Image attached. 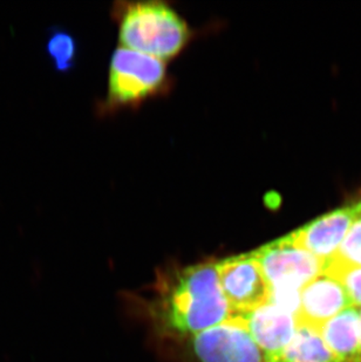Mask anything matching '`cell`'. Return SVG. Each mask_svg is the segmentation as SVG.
<instances>
[{
	"mask_svg": "<svg viewBox=\"0 0 361 362\" xmlns=\"http://www.w3.org/2000/svg\"><path fill=\"white\" fill-rule=\"evenodd\" d=\"M161 326L180 335H195L234 318L218 278L217 262L185 267L164 281L155 305Z\"/></svg>",
	"mask_w": 361,
	"mask_h": 362,
	"instance_id": "6da1fadb",
	"label": "cell"
},
{
	"mask_svg": "<svg viewBox=\"0 0 361 362\" xmlns=\"http://www.w3.org/2000/svg\"><path fill=\"white\" fill-rule=\"evenodd\" d=\"M189 37L185 21L161 1L128 4L120 18L122 47L151 55L162 62L178 55Z\"/></svg>",
	"mask_w": 361,
	"mask_h": 362,
	"instance_id": "7a4b0ae2",
	"label": "cell"
},
{
	"mask_svg": "<svg viewBox=\"0 0 361 362\" xmlns=\"http://www.w3.org/2000/svg\"><path fill=\"white\" fill-rule=\"evenodd\" d=\"M164 81V62L121 46L114 52L109 67L108 103L126 106L141 103L159 92Z\"/></svg>",
	"mask_w": 361,
	"mask_h": 362,
	"instance_id": "3957f363",
	"label": "cell"
},
{
	"mask_svg": "<svg viewBox=\"0 0 361 362\" xmlns=\"http://www.w3.org/2000/svg\"><path fill=\"white\" fill-rule=\"evenodd\" d=\"M273 292H300L324 274V260L293 244L289 236L269 243L253 252Z\"/></svg>",
	"mask_w": 361,
	"mask_h": 362,
	"instance_id": "277c9868",
	"label": "cell"
},
{
	"mask_svg": "<svg viewBox=\"0 0 361 362\" xmlns=\"http://www.w3.org/2000/svg\"><path fill=\"white\" fill-rule=\"evenodd\" d=\"M217 271L222 292L235 317L269 303V284L253 252L219 260Z\"/></svg>",
	"mask_w": 361,
	"mask_h": 362,
	"instance_id": "5b68a950",
	"label": "cell"
},
{
	"mask_svg": "<svg viewBox=\"0 0 361 362\" xmlns=\"http://www.w3.org/2000/svg\"><path fill=\"white\" fill-rule=\"evenodd\" d=\"M191 349L198 362H268L241 317L193 335Z\"/></svg>",
	"mask_w": 361,
	"mask_h": 362,
	"instance_id": "8992f818",
	"label": "cell"
},
{
	"mask_svg": "<svg viewBox=\"0 0 361 362\" xmlns=\"http://www.w3.org/2000/svg\"><path fill=\"white\" fill-rule=\"evenodd\" d=\"M359 218L355 204L348 205L318 217L287 236L294 245L327 262L337 255L348 231Z\"/></svg>",
	"mask_w": 361,
	"mask_h": 362,
	"instance_id": "52a82bcc",
	"label": "cell"
},
{
	"mask_svg": "<svg viewBox=\"0 0 361 362\" xmlns=\"http://www.w3.org/2000/svg\"><path fill=\"white\" fill-rule=\"evenodd\" d=\"M350 306H353V304L343 285L323 274L300 291L297 324L321 329L327 322Z\"/></svg>",
	"mask_w": 361,
	"mask_h": 362,
	"instance_id": "ba28073f",
	"label": "cell"
},
{
	"mask_svg": "<svg viewBox=\"0 0 361 362\" xmlns=\"http://www.w3.org/2000/svg\"><path fill=\"white\" fill-rule=\"evenodd\" d=\"M256 344L270 362L287 349L297 329L296 315L271 301L241 315Z\"/></svg>",
	"mask_w": 361,
	"mask_h": 362,
	"instance_id": "9c48e42d",
	"label": "cell"
},
{
	"mask_svg": "<svg viewBox=\"0 0 361 362\" xmlns=\"http://www.w3.org/2000/svg\"><path fill=\"white\" fill-rule=\"evenodd\" d=\"M339 362H361L360 308L350 306L319 329Z\"/></svg>",
	"mask_w": 361,
	"mask_h": 362,
	"instance_id": "30bf717a",
	"label": "cell"
},
{
	"mask_svg": "<svg viewBox=\"0 0 361 362\" xmlns=\"http://www.w3.org/2000/svg\"><path fill=\"white\" fill-rule=\"evenodd\" d=\"M270 362H339L321 338L317 328L297 324L296 333L287 349Z\"/></svg>",
	"mask_w": 361,
	"mask_h": 362,
	"instance_id": "8fae6325",
	"label": "cell"
},
{
	"mask_svg": "<svg viewBox=\"0 0 361 362\" xmlns=\"http://www.w3.org/2000/svg\"><path fill=\"white\" fill-rule=\"evenodd\" d=\"M45 51L57 72L67 73L75 66L78 44L74 37L64 28H51L47 30Z\"/></svg>",
	"mask_w": 361,
	"mask_h": 362,
	"instance_id": "7c38bea8",
	"label": "cell"
},
{
	"mask_svg": "<svg viewBox=\"0 0 361 362\" xmlns=\"http://www.w3.org/2000/svg\"><path fill=\"white\" fill-rule=\"evenodd\" d=\"M324 274L333 278L343 285L348 292L352 304L361 308V267L345 263L332 257L325 263Z\"/></svg>",
	"mask_w": 361,
	"mask_h": 362,
	"instance_id": "4fadbf2b",
	"label": "cell"
},
{
	"mask_svg": "<svg viewBox=\"0 0 361 362\" xmlns=\"http://www.w3.org/2000/svg\"><path fill=\"white\" fill-rule=\"evenodd\" d=\"M355 206H357V209H358L359 215H360L361 218V201L357 202V203H355Z\"/></svg>",
	"mask_w": 361,
	"mask_h": 362,
	"instance_id": "5bb4252c",
	"label": "cell"
},
{
	"mask_svg": "<svg viewBox=\"0 0 361 362\" xmlns=\"http://www.w3.org/2000/svg\"><path fill=\"white\" fill-rule=\"evenodd\" d=\"M360 346H361V308H360Z\"/></svg>",
	"mask_w": 361,
	"mask_h": 362,
	"instance_id": "9a60e30c",
	"label": "cell"
}]
</instances>
